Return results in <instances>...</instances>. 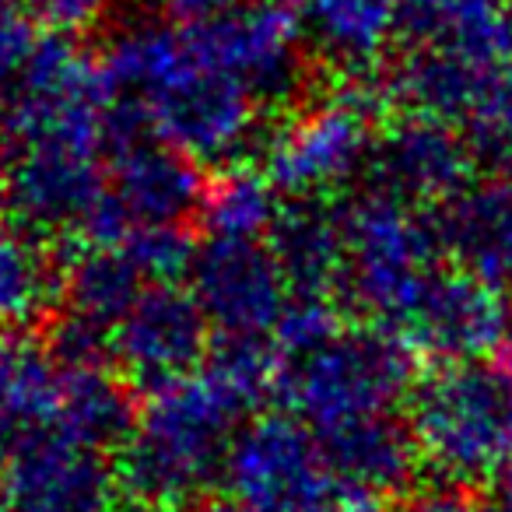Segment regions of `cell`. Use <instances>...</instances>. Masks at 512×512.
Wrapping results in <instances>:
<instances>
[{
  "instance_id": "1",
  "label": "cell",
  "mask_w": 512,
  "mask_h": 512,
  "mask_svg": "<svg viewBox=\"0 0 512 512\" xmlns=\"http://www.w3.org/2000/svg\"><path fill=\"white\" fill-rule=\"evenodd\" d=\"M102 67L116 92L141 102L151 134L197 165L239 169L253 148H264V109L239 81L200 60L179 25H137L123 32Z\"/></svg>"
},
{
  "instance_id": "2",
  "label": "cell",
  "mask_w": 512,
  "mask_h": 512,
  "mask_svg": "<svg viewBox=\"0 0 512 512\" xmlns=\"http://www.w3.org/2000/svg\"><path fill=\"white\" fill-rule=\"evenodd\" d=\"M249 414L207 369L151 390L120 449V488L148 512L186 509L225 477Z\"/></svg>"
},
{
  "instance_id": "3",
  "label": "cell",
  "mask_w": 512,
  "mask_h": 512,
  "mask_svg": "<svg viewBox=\"0 0 512 512\" xmlns=\"http://www.w3.org/2000/svg\"><path fill=\"white\" fill-rule=\"evenodd\" d=\"M418 456L446 488L498 481L512 463L509 365L446 362L421 376L407 400Z\"/></svg>"
},
{
  "instance_id": "4",
  "label": "cell",
  "mask_w": 512,
  "mask_h": 512,
  "mask_svg": "<svg viewBox=\"0 0 512 512\" xmlns=\"http://www.w3.org/2000/svg\"><path fill=\"white\" fill-rule=\"evenodd\" d=\"M418 383L414 351L383 327H341L316 348L281 355L274 397L313 435L400 411Z\"/></svg>"
},
{
  "instance_id": "5",
  "label": "cell",
  "mask_w": 512,
  "mask_h": 512,
  "mask_svg": "<svg viewBox=\"0 0 512 512\" xmlns=\"http://www.w3.org/2000/svg\"><path fill=\"white\" fill-rule=\"evenodd\" d=\"M348 260L337 295L369 316L372 327L397 330L407 309L442 267V246L428 211L362 193L344 204Z\"/></svg>"
},
{
  "instance_id": "6",
  "label": "cell",
  "mask_w": 512,
  "mask_h": 512,
  "mask_svg": "<svg viewBox=\"0 0 512 512\" xmlns=\"http://www.w3.org/2000/svg\"><path fill=\"white\" fill-rule=\"evenodd\" d=\"M200 165L165 141L127 144L109 151L106 183L78 235L85 246H123L144 228H186L207 200Z\"/></svg>"
},
{
  "instance_id": "7",
  "label": "cell",
  "mask_w": 512,
  "mask_h": 512,
  "mask_svg": "<svg viewBox=\"0 0 512 512\" xmlns=\"http://www.w3.org/2000/svg\"><path fill=\"white\" fill-rule=\"evenodd\" d=\"M221 484L242 512H323L341 495L320 442L295 414L246 421Z\"/></svg>"
},
{
  "instance_id": "8",
  "label": "cell",
  "mask_w": 512,
  "mask_h": 512,
  "mask_svg": "<svg viewBox=\"0 0 512 512\" xmlns=\"http://www.w3.org/2000/svg\"><path fill=\"white\" fill-rule=\"evenodd\" d=\"M376 88L355 78L348 92L316 106L267 141L264 176L281 197H330L362 179L376 137Z\"/></svg>"
},
{
  "instance_id": "9",
  "label": "cell",
  "mask_w": 512,
  "mask_h": 512,
  "mask_svg": "<svg viewBox=\"0 0 512 512\" xmlns=\"http://www.w3.org/2000/svg\"><path fill=\"white\" fill-rule=\"evenodd\" d=\"M193 53L239 81L260 109L285 106L302 88V18L281 0H242L197 29H183Z\"/></svg>"
},
{
  "instance_id": "10",
  "label": "cell",
  "mask_w": 512,
  "mask_h": 512,
  "mask_svg": "<svg viewBox=\"0 0 512 512\" xmlns=\"http://www.w3.org/2000/svg\"><path fill=\"white\" fill-rule=\"evenodd\" d=\"M186 281L221 341H267L292 302L271 246L253 239L207 235Z\"/></svg>"
},
{
  "instance_id": "11",
  "label": "cell",
  "mask_w": 512,
  "mask_h": 512,
  "mask_svg": "<svg viewBox=\"0 0 512 512\" xmlns=\"http://www.w3.org/2000/svg\"><path fill=\"white\" fill-rule=\"evenodd\" d=\"M4 144L0 214L29 232H78L106 183L102 151L78 144Z\"/></svg>"
},
{
  "instance_id": "12",
  "label": "cell",
  "mask_w": 512,
  "mask_h": 512,
  "mask_svg": "<svg viewBox=\"0 0 512 512\" xmlns=\"http://www.w3.org/2000/svg\"><path fill=\"white\" fill-rule=\"evenodd\" d=\"M470 169H474V151L460 127L435 116L404 113L376 130L362 186L372 197L414 211L421 207L432 211L470 183Z\"/></svg>"
},
{
  "instance_id": "13",
  "label": "cell",
  "mask_w": 512,
  "mask_h": 512,
  "mask_svg": "<svg viewBox=\"0 0 512 512\" xmlns=\"http://www.w3.org/2000/svg\"><path fill=\"white\" fill-rule=\"evenodd\" d=\"M207 355L211 323L183 285H148L113 330L116 369L148 393L200 372Z\"/></svg>"
},
{
  "instance_id": "14",
  "label": "cell",
  "mask_w": 512,
  "mask_h": 512,
  "mask_svg": "<svg viewBox=\"0 0 512 512\" xmlns=\"http://www.w3.org/2000/svg\"><path fill=\"white\" fill-rule=\"evenodd\" d=\"M120 495L106 456L57 435L0 460V512H120Z\"/></svg>"
},
{
  "instance_id": "15",
  "label": "cell",
  "mask_w": 512,
  "mask_h": 512,
  "mask_svg": "<svg viewBox=\"0 0 512 512\" xmlns=\"http://www.w3.org/2000/svg\"><path fill=\"white\" fill-rule=\"evenodd\" d=\"M393 337L414 355H435L446 362H477L505 344V299L495 288L439 267Z\"/></svg>"
},
{
  "instance_id": "16",
  "label": "cell",
  "mask_w": 512,
  "mask_h": 512,
  "mask_svg": "<svg viewBox=\"0 0 512 512\" xmlns=\"http://www.w3.org/2000/svg\"><path fill=\"white\" fill-rule=\"evenodd\" d=\"M442 256L488 288H512V179L491 176L428 211Z\"/></svg>"
},
{
  "instance_id": "17",
  "label": "cell",
  "mask_w": 512,
  "mask_h": 512,
  "mask_svg": "<svg viewBox=\"0 0 512 512\" xmlns=\"http://www.w3.org/2000/svg\"><path fill=\"white\" fill-rule=\"evenodd\" d=\"M264 242L292 295L334 299L348 260L341 204L330 197H285Z\"/></svg>"
},
{
  "instance_id": "18",
  "label": "cell",
  "mask_w": 512,
  "mask_h": 512,
  "mask_svg": "<svg viewBox=\"0 0 512 512\" xmlns=\"http://www.w3.org/2000/svg\"><path fill=\"white\" fill-rule=\"evenodd\" d=\"M316 442L327 456L334 481L351 495H393L411 481L421 463L407 414L400 411L348 421L316 435Z\"/></svg>"
},
{
  "instance_id": "19",
  "label": "cell",
  "mask_w": 512,
  "mask_h": 512,
  "mask_svg": "<svg viewBox=\"0 0 512 512\" xmlns=\"http://www.w3.org/2000/svg\"><path fill=\"white\" fill-rule=\"evenodd\" d=\"M64 369L43 341L25 330L0 334V460L50 439L57 425Z\"/></svg>"
},
{
  "instance_id": "20",
  "label": "cell",
  "mask_w": 512,
  "mask_h": 512,
  "mask_svg": "<svg viewBox=\"0 0 512 512\" xmlns=\"http://www.w3.org/2000/svg\"><path fill=\"white\" fill-rule=\"evenodd\" d=\"M134 421L137 407L130 400L127 379L109 372V365L64 369L57 425H53L57 439L81 449H92V453H109V449L120 453Z\"/></svg>"
},
{
  "instance_id": "21",
  "label": "cell",
  "mask_w": 512,
  "mask_h": 512,
  "mask_svg": "<svg viewBox=\"0 0 512 512\" xmlns=\"http://www.w3.org/2000/svg\"><path fill=\"white\" fill-rule=\"evenodd\" d=\"M404 0H302V29L341 71H372L383 46L400 36Z\"/></svg>"
},
{
  "instance_id": "22",
  "label": "cell",
  "mask_w": 512,
  "mask_h": 512,
  "mask_svg": "<svg viewBox=\"0 0 512 512\" xmlns=\"http://www.w3.org/2000/svg\"><path fill=\"white\" fill-rule=\"evenodd\" d=\"M64 302V264L29 228L0 221V323L22 330Z\"/></svg>"
},
{
  "instance_id": "23",
  "label": "cell",
  "mask_w": 512,
  "mask_h": 512,
  "mask_svg": "<svg viewBox=\"0 0 512 512\" xmlns=\"http://www.w3.org/2000/svg\"><path fill=\"white\" fill-rule=\"evenodd\" d=\"M144 288L148 281L123 246H85L71 264H64L67 313L81 316L109 334L141 299Z\"/></svg>"
},
{
  "instance_id": "24",
  "label": "cell",
  "mask_w": 512,
  "mask_h": 512,
  "mask_svg": "<svg viewBox=\"0 0 512 512\" xmlns=\"http://www.w3.org/2000/svg\"><path fill=\"white\" fill-rule=\"evenodd\" d=\"M281 200L285 197L274 190L264 172L239 165V169H228L218 183L207 186L200 221L207 225V235H218V239L264 242L281 211Z\"/></svg>"
},
{
  "instance_id": "25",
  "label": "cell",
  "mask_w": 512,
  "mask_h": 512,
  "mask_svg": "<svg viewBox=\"0 0 512 512\" xmlns=\"http://www.w3.org/2000/svg\"><path fill=\"white\" fill-rule=\"evenodd\" d=\"M123 249L148 285H179L197 260V242L186 228H144L130 235Z\"/></svg>"
},
{
  "instance_id": "26",
  "label": "cell",
  "mask_w": 512,
  "mask_h": 512,
  "mask_svg": "<svg viewBox=\"0 0 512 512\" xmlns=\"http://www.w3.org/2000/svg\"><path fill=\"white\" fill-rule=\"evenodd\" d=\"M39 39H32V22L15 8L0 0V88H8L15 81V74L22 71V64L29 60L32 46Z\"/></svg>"
},
{
  "instance_id": "27",
  "label": "cell",
  "mask_w": 512,
  "mask_h": 512,
  "mask_svg": "<svg viewBox=\"0 0 512 512\" xmlns=\"http://www.w3.org/2000/svg\"><path fill=\"white\" fill-rule=\"evenodd\" d=\"M36 22H43L46 29L57 32H74L92 25L102 15L106 0H18Z\"/></svg>"
},
{
  "instance_id": "28",
  "label": "cell",
  "mask_w": 512,
  "mask_h": 512,
  "mask_svg": "<svg viewBox=\"0 0 512 512\" xmlns=\"http://www.w3.org/2000/svg\"><path fill=\"white\" fill-rule=\"evenodd\" d=\"M242 0H162V11L179 29H197L239 8Z\"/></svg>"
},
{
  "instance_id": "29",
  "label": "cell",
  "mask_w": 512,
  "mask_h": 512,
  "mask_svg": "<svg viewBox=\"0 0 512 512\" xmlns=\"http://www.w3.org/2000/svg\"><path fill=\"white\" fill-rule=\"evenodd\" d=\"M407 512H481V509H474L460 488H439V491H425L421 498H414Z\"/></svg>"
},
{
  "instance_id": "30",
  "label": "cell",
  "mask_w": 512,
  "mask_h": 512,
  "mask_svg": "<svg viewBox=\"0 0 512 512\" xmlns=\"http://www.w3.org/2000/svg\"><path fill=\"white\" fill-rule=\"evenodd\" d=\"M323 512H390V509L372 495H351V491H341Z\"/></svg>"
},
{
  "instance_id": "31",
  "label": "cell",
  "mask_w": 512,
  "mask_h": 512,
  "mask_svg": "<svg viewBox=\"0 0 512 512\" xmlns=\"http://www.w3.org/2000/svg\"><path fill=\"white\" fill-rule=\"evenodd\" d=\"M498 512H512V463L502 470V477H498Z\"/></svg>"
},
{
  "instance_id": "32",
  "label": "cell",
  "mask_w": 512,
  "mask_h": 512,
  "mask_svg": "<svg viewBox=\"0 0 512 512\" xmlns=\"http://www.w3.org/2000/svg\"><path fill=\"white\" fill-rule=\"evenodd\" d=\"M505 348L512 355V295L505 299Z\"/></svg>"
},
{
  "instance_id": "33",
  "label": "cell",
  "mask_w": 512,
  "mask_h": 512,
  "mask_svg": "<svg viewBox=\"0 0 512 512\" xmlns=\"http://www.w3.org/2000/svg\"><path fill=\"white\" fill-rule=\"evenodd\" d=\"M200 512H242V509H235L232 502H218V505H207V509H200Z\"/></svg>"
},
{
  "instance_id": "34",
  "label": "cell",
  "mask_w": 512,
  "mask_h": 512,
  "mask_svg": "<svg viewBox=\"0 0 512 512\" xmlns=\"http://www.w3.org/2000/svg\"><path fill=\"white\" fill-rule=\"evenodd\" d=\"M4 4H18V0H4Z\"/></svg>"
},
{
  "instance_id": "35",
  "label": "cell",
  "mask_w": 512,
  "mask_h": 512,
  "mask_svg": "<svg viewBox=\"0 0 512 512\" xmlns=\"http://www.w3.org/2000/svg\"><path fill=\"white\" fill-rule=\"evenodd\" d=\"M509 372H512V355H509Z\"/></svg>"
},
{
  "instance_id": "36",
  "label": "cell",
  "mask_w": 512,
  "mask_h": 512,
  "mask_svg": "<svg viewBox=\"0 0 512 512\" xmlns=\"http://www.w3.org/2000/svg\"><path fill=\"white\" fill-rule=\"evenodd\" d=\"M481 512H484V509H481ZM491 512H498V509H491Z\"/></svg>"
}]
</instances>
